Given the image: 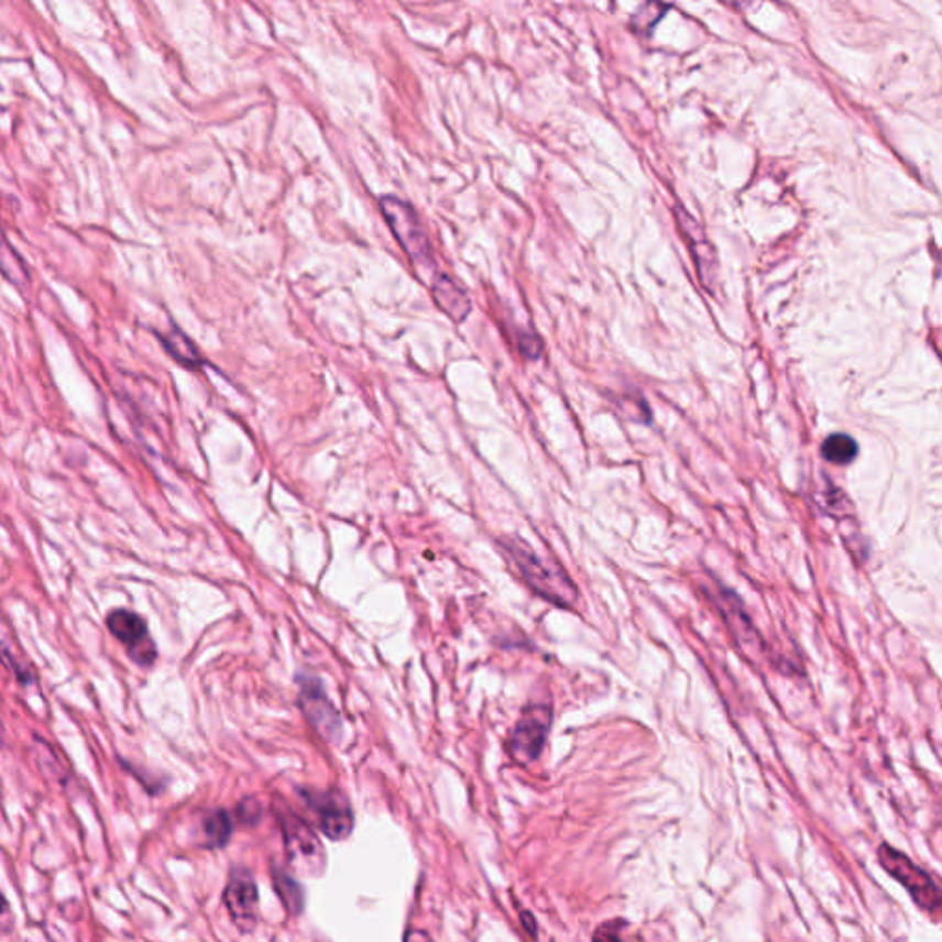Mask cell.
Here are the masks:
<instances>
[{"label":"cell","mask_w":942,"mask_h":942,"mask_svg":"<svg viewBox=\"0 0 942 942\" xmlns=\"http://www.w3.org/2000/svg\"><path fill=\"white\" fill-rule=\"evenodd\" d=\"M273 881H275V889L282 903H284V908L292 914L303 913L304 891L300 884L281 869H273Z\"/></svg>","instance_id":"obj_15"},{"label":"cell","mask_w":942,"mask_h":942,"mask_svg":"<svg viewBox=\"0 0 942 942\" xmlns=\"http://www.w3.org/2000/svg\"><path fill=\"white\" fill-rule=\"evenodd\" d=\"M617 922L612 924H602L593 935V942H624L621 936V930L617 928Z\"/></svg>","instance_id":"obj_17"},{"label":"cell","mask_w":942,"mask_h":942,"mask_svg":"<svg viewBox=\"0 0 942 942\" xmlns=\"http://www.w3.org/2000/svg\"><path fill=\"white\" fill-rule=\"evenodd\" d=\"M236 813H238V819H240L242 823L254 826V824L260 823V819L264 815V810H262V804H260L256 799L249 797V799H243V801L238 804Z\"/></svg>","instance_id":"obj_16"},{"label":"cell","mask_w":942,"mask_h":942,"mask_svg":"<svg viewBox=\"0 0 942 942\" xmlns=\"http://www.w3.org/2000/svg\"><path fill=\"white\" fill-rule=\"evenodd\" d=\"M276 815L284 834L287 862L306 875H317L319 870L325 869V847L314 829L289 807L281 808Z\"/></svg>","instance_id":"obj_3"},{"label":"cell","mask_w":942,"mask_h":942,"mask_svg":"<svg viewBox=\"0 0 942 942\" xmlns=\"http://www.w3.org/2000/svg\"><path fill=\"white\" fill-rule=\"evenodd\" d=\"M878 862L887 870V875H891L895 880L900 881L906 887V891L913 897L919 908L925 909L930 913L939 911L941 908L939 887L935 886L933 878L925 870L917 867L906 854L884 843L878 847Z\"/></svg>","instance_id":"obj_4"},{"label":"cell","mask_w":942,"mask_h":942,"mask_svg":"<svg viewBox=\"0 0 942 942\" xmlns=\"http://www.w3.org/2000/svg\"><path fill=\"white\" fill-rule=\"evenodd\" d=\"M202 843L208 848H221L232 836V819L223 808L210 810L201 819Z\"/></svg>","instance_id":"obj_11"},{"label":"cell","mask_w":942,"mask_h":942,"mask_svg":"<svg viewBox=\"0 0 942 942\" xmlns=\"http://www.w3.org/2000/svg\"><path fill=\"white\" fill-rule=\"evenodd\" d=\"M380 210L410 262L421 267H431L435 262L431 240L415 207L402 197L383 196L380 197Z\"/></svg>","instance_id":"obj_2"},{"label":"cell","mask_w":942,"mask_h":942,"mask_svg":"<svg viewBox=\"0 0 942 942\" xmlns=\"http://www.w3.org/2000/svg\"><path fill=\"white\" fill-rule=\"evenodd\" d=\"M432 300L457 325L470 317L471 300L468 293L446 273H438L432 278Z\"/></svg>","instance_id":"obj_10"},{"label":"cell","mask_w":942,"mask_h":942,"mask_svg":"<svg viewBox=\"0 0 942 942\" xmlns=\"http://www.w3.org/2000/svg\"><path fill=\"white\" fill-rule=\"evenodd\" d=\"M300 797L314 812L317 826L326 837H330L333 842H342L352 834L353 812L344 793L339 790L303 788Z\"/></svg>","instance_id":"obj_5"},{"label":"cell","mask_w":942,"mask_h":942,"mask_svg":"<svg viewBox=\"0 0 942 942\" xmlns=\"http://www.w3.org/2000/svg\"><path fill=\"white\" fill-rule=\"evenodd\" d=\"M107 626L111 634L128 648L133 661L142 667H150L157 659V646L153 643L147 624L141 615L125 610L109 613Z\"/></svg>","instance_id":"obj_8"},{"label":"cell","mask_w":942,"mask_h":942,"mask_svg":"<svg viewBox=\"0 0 942 942\" xmlns=\"http://www.w3.org/2000/svg\"><path fill=\"white\" fill-rule=\"evenodd\" d=\"M7 909H8L7 900H4V898H2V895H0V913H4V911H7Z\"/></svg>","instance_id":"obj_19"},{"label":"cell","mask_w":942,"mask_h":942,"mask_svg":"<svg viewBox=\"0 0 942 942\" xmlns=\"http://www.w3.org/2000/svg\"><path fill=\"white\" fill-rule=\"evenodd\" d=\"M506 552L511 555L512 561L522 572L523 580L539 596H544L556 606H574V602L578 601L577 585L571 582V578L567 577L561 567L552 566L544 558H539L528 545L517 539L506 541Z\"/></svg>","instance_id":"obj_1"},{"label":"cell","mask_w":942,"mask_h":942,"mask_svg":"<svg viewBox=\"0 0 942 942\" xmlns=\"http://www.w3.org/2000/svg\"><path fill=\"white\" fill-rule=\"evenodd\" d=\"M300 709L309 724L325 738H333L341 731V719L328 700L322 684L314 676L300 678Z\"/></svg>","instance_id":"obj_9"},{"label":"cell","mask_w":942,"mask_h":942,"mask_svg":"<svg viewBox=\"0 0 942 942\" xmlns=\"http://www.w3.org/2000/svg\"><path fill=\"white\" fill-rule=\"evenodd\" d=\"M821 454L832 464L848 465L858 457V442L847 432H832L821 443Z\"/></svg>","instance_id":"obj_13"},{"label":"cell","mask_w":942,"mask_h":942,"mask_svg":"<svg viewBox=\"0 0 942 942\" xmlns=\"http://www.w3.org/2000/svg\"><path fill=\"white\" fill-rule=\"evenodd\" d=\"M522 920L523 922H525V925H527L528 933H533V935H536V922H534L533 917H530V914L528 913H523Z\"/></svg>","instance_id":"obj_18"},{"label":"cell","mask_w":942,"mask_h":942,"mask_svg":"<svg viewBox=\"0 0 942 942\" xmlns=\"http://www.w3.org/2000/svg\"><path fill=\"white\" fill-rule=\"evenodd\" d=\"M223 902L238 930H253L259 920V887L254 884L253 875L245 867H234L230 870Z\"/></svg>","instance_id":"obj_7"},{"label":"cell","mask_w":942,"mask_h":942,"mask_svg":"<svg viewBox=\"0 0 942 942\" xmlns=\"http://www.w3.org/2000/svg\"><path fill=\"white\" fill-rule=\"evenodd\" d=\"M163 344L168 350L169 355L177 363H180V365H185L186 369L194 371L197 366H201V355L197 352V348L194 347V342L183 331L174 330L168 336H164Z\"/></svg>","instance_id":"obj_14"},{"label":"cell","mask_w":942,"mask_h":942,"mask_svg":"<svg viewBox=\"0 0 942 942\" xmlns=\"http://www.w3.org/2000/svg\"><path fill=\"white\" fill-rule=\"evenodd\" d=\"M550 722L552 713L549 706H528L508 741V749L516 763L528 764L539 757L549 735Z\"/></svg>","instance_id":"obj_6"},{"label":"cell","mask_w":942,"mask_h":942,"mask_svg":"<svg viewBox=\"0 0 942 942\" xmlns=\"http://www.w3.org/2000/svg\"><path fill=\"white\" fill-rule=\"evenodd\" d=\"M0 271L8 281L18 287H24L29 284V270H26V265H24L23 259L19 256L18 251L8 242L2 223H0Z\"/></svg>","instance_id":"obj_12"}]
</instances>
